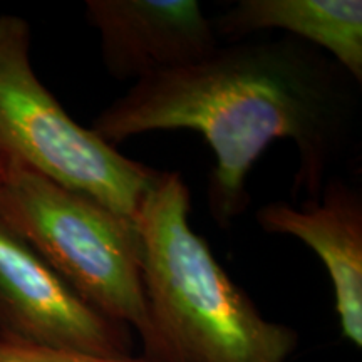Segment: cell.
<instances>
[{
    "mask_svg": "<svg viewBox=\"0 0 362 362\" xmlns=\"http://www.w3.org/2000/svg\"><path fill=\"white\" fill-rule=\"evenodd\" d=\"M361 84L320 49L284 35L238 40L181 69L136 81L90 129L116 144L151 131H197L215 168L206 203L226 228L247 210V178L269 144L293 141V197L317 202L356 141Z\"/></svg>",
    "mask_w": 362,
    "mask_h": 362,
    "instance_id": "obj_1",
    "label": "cell"
},
{
    "mask_svg": "<svg viewBox=\"0 0 362 362\" xmlns=\"http://www.w3.org/2000/svg\"><path fill=\"white\" fill-rule=\"evenodd\" d=\"M178 171H160L134 215L151 362H288L298 334L265 319L189 226Z\"/></svg>",
    "mask_w": 362,
    "mask_h": 362,
    "instance_id": "obj_2",
    "label": "cell"
},
{
    "mask_svg": "<svg viewBox=\"0 0 362 362\" xmlns=\"http://www.w3.org/2000/svg\"><path fill=\"white\" fill-rule=\"evenodd\" d=\"M0 218L33 245L86 304L149 339L134 220L88 194L12 163L0 185Z\"/></svg>",
    "mask_w": 362,
    "mask_h": 362,
    "instance_id": "obj_3",
    "label": "cell"
},
{
    "mask_svg": "<svg viewBox=\"0 0 362 362\" xmlns=\"http://www.w3.org/2000/svg\"><path fill=\"white\" fill-rule=\"evenodd\" d=\"M33 30L0 16V155L134 218L160 170L121 155L69 116L35 74Z\"/></svg>",
    "mask_w": 362,
    "mask_h": 362,
    "instance_id": "obj_4",
    "label": "cell"
},
{
    "mask_svg": "<svg viewBox=\"0 0 362 362\" xmlns=\"http://www.w3.org/2000/svg\"><path fill=\"white\" fill-rule=\"evenodd\" d=\"M0 334L103 356H129L133 351V330L86 304L2 218Z\"/></svg>",
    "mask_w": 362,
    "mask_h": 362,
    "instance_id": "obj_5",
    "label": "cell"
},
{
    "mask_svg": "<svg viewBox=\"0 0 362 362\" xmlns=\"http://www.w3.org/2000/svg\"><path fill=\"white\" fill-rule=\"evenodd\" d=\"M111 78L141 81L192 66L218 47L215 25L197 0H88Z\"/></svg>",
    "mask_w": 362,
    "mask_h": 362,
    "instance_id": "obj_6",
    "label": "cell"
},
{
    "mask_svg": "<svg viewBox=\"0 0 362 362\" xmlns=\"http://www.w3.org/2000/svg\"><path fill=\"white\" fill-rule=\"evenodd\" d=\"M262 230L304 242L327 270L339 327L346 341L362 347V194L330 178L317 202L293 206L272 202L255 214Z\"/></svg>",
    "mask_w": 362,
    "mask_h": 362,
    "instance_id": "obj_7",
    "label": "cell"
},
{
    "mask_svg": "<svg viewBox=\"0 0 362 362\" xmlns=\"http://www.w3.org/2000/svg\"><path fill=\"white\" fill-rule=\"evenodd\" d=\"M232 42L264 30H282L314 45L362 84L361 0H242L215 22Z\"/></svg>",
    "mask_w": 362,
    "mask_h": 362,
    "instance_id": "obj_8",
    "label": "cell"
},
{
    "mask_svg": "<svg viewBox=\"0 0 362 362\" xmlns=\"http://www.w3.org/2000/svg\"><path fill=\"white\" fill-rule=\"evenodd\" d=\"M0 362H151L143 356H103L44 346L0 334Z\"/></svg>",
    "mask_w": 362,
    "mask_h": 362,
    "instance_id": "obj_9",
    "label": "cell"
},
{
    "mask_svg": "<svg viewBox=\"0 0 362 362\" xmlns=\"http://www.w3.org/2000/svg\"><path fill=\"white\" fill-rule=\"evenodd\" d=\"M8 165H11V161H8L6 156L0 155V185H2L4 178H6L7 170H8Z\"/></svg>",
    "mask_w": 362,
    "mask_h": 362,
    "instance_id": "obj_10",
    "label": "cell"
}]
</instances>
